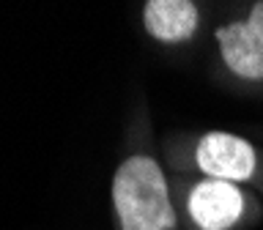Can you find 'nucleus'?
<instances>
[{
  "label": "nucleus",
  "mask_w": 263,
  "mask_h": 230,
  "mask_svg": "<svg viewBox=\"0 0 263 230\" xmlns=\"http://www.w3.org/2000/svg\"><path fill=\"white\" fill-rule=\"evenodd\" d=\"M112 208L121 230H178L167 178L148 154L126 156L112 176Z\"/></svg>",
  "instance_id": "f257e3e1"
},
{
  "label": "nucleus",
  "mask_w": 263,
  "mask_h": 230,
  "mask_svg": "<svg viewBox=\"0 0 263 230\" xmlns=\"http://www.w3.org/2000/svg\"><path fill=\"white\" fill-rule=\"evenodd\" d=\"M222 63L238 80H263V3H255L247 20L217 28Z\"/></svg>",
  "instance_id": "f03ea898"
},
{
  "label": "nucleus",
  "mask_w": 263,
  "mask_h": 230,
  "mask_svg": "<svg viewBox=\"0 0 263 230\" xmlns=\"http://www.w3.org/2000/svg\"><path fill=\"white\" fill-rule=\"evenodd\" d=\"M244 208L247 195L230 181H197L186 195V214L200 230H230L244 217Z\"/></svg>",
  "instance_id": "7ed1b4c3"
},
{
  "label": "nucleus",
  "mask_w": 263,
  "mask_h": 230,
  "mask_svg": "<svg viewBox=\"0 0 263 230\" xmlns=\"http://www.w3.org/2000/svg\"><path fill=\"white\" fill-rule=\"evenodd\" d=\"M195 162L209 178L217 181H250L255 172V148L244 137L230 131H209L200 137Z\"/></svg>",
  "instance_id": "20e7f679"
},
{
  "label": "nucleus",
  "mask_w": 263,
  "mask_h": 230,
  "mask_svg": "<svg viewBox=\"0 0 263 230\" xmlns=\"http://www.w3.org/2000/svg\"><path fill=\"white\" fill-rule=\"evenodd\" d=\"M143 22L148 36L162 44H181L192 39L200 25V11L189 0H151L143 6Z\"/></svg>",
  "instance_id": "39448f33"
}]
</instances>
